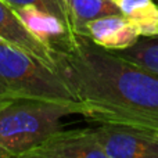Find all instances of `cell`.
<instances>
[{"label":"cell","mask_w":158,"mask_h":158,"mask_svg":"<svg viewBox=\"0 0 158 158\" xmlns=\"http://www.w3.org/2000/svg\"><path fill=\"white\" fill-rule=\"evenodd\" d=\"M40 100L74 107L77 97L56 69L0 39V100Z\"/></svg>","instance_id":"obj_2"},{"label":"cell","mask_w":158,"mask_h":158,"mask_svg":"<svg viewBox=\"0 0 158 158\" xmlns=\"http://www.w3.org/2000/svg\"><path fill=\"white\" fill-rule=\"evenodd\" d=\"M27 29L52 49L69 36V29L60 18L35 6L14 8Z\"/></svg>","instance_id":"obj_8"},{"label":"cell","mask_w":158,"mask_h":158,"mask_svg":"<svg viewBox=\"0 0 158 158\" xmlns=\"http://www.w3.org/2000/svg\"><path fill=\"white\" fill-rule=\"evenodd\" d=\"M121 14L139 31L140 36L158 35V3L154 0H119Z\"/></svg>","instance_id":"obj_10"},{"label":"cell","mask_w":158,"mask_h":158,"mask_svg":"<svg viewBox=\"0 0 158 158\" xmlns=\"http://www.w3.org/2000/svg\"><path fill=\"white\" fill-rule=\"evenodd\" d=\"M117 54L142 68L158 74V35L151 38L140 36L133 46L121 50Z\"/></svg>","instance_id":"obj_11"},{"label":"cell","mask_w":158,"mask_h":158,"mask_svg":"<svg viewBox=\"0 0 158 158\" xmlns=\"http://www.w3.org/2000/svg\"><path fill=\"white\" fill-rule=\"evenodd\" d=\"M144 131H148V132H151V133H154L156 136H158V129H144Z\"/></svg>","instance_id":"obj_13"},{"label":"cell","mask_w":158,"mask_h":158,"mask_svg":"<svg viewBox=\"0 0 158 158\" xmlns=\"http://www.w3.org/2000/svg\"><path fill=\"white\" fill-rule=\"evenodd\" d=\"M0 157H8V154L6 153L4 150H2V148H0Z\"/></svg>","instance_id":"obj_14"},{"label":"cell","mask_w":158,"mask_h":158,"mask_svg":"<svg viewBox=\"0 0 158 158\" xmlns=\"http://www.w3.org/2000/svg\"><path fill=\"white\" fill-rule=\"evenodd\" d=\"M114 2H117V3H118V2H119V0H114Z\"/></svg>","instance_id":"obj_15"},{"label":"cell","mask_w":158,"mask_h":158,"mask_svg":"<svg viewBox=\"0 0 158 158\" xmlns=\"http://www.w3.org/2000/svg\"><path fill=\"white\" fill-rule=\"evenodd\" d=\"M4 2H7L13 8L24 7V6H35L40 10H44L47 13L56 15L68 27V18H67L63 0H4Z\"/></svg>","instance_id":"obj_12"},{"label":"cell","mask_w":158,"mask_h":158,"mask_svg":"<svg viewBox=\"0 0 158 158\" xmlns=\"http://www.w3.org/2000/svg\"><path fill=\"white\" fill-rule=\"evenodd\" d=\"M96 137L107 158H158V136L122 123H100Z\"/></svg>","instance_id":"obj_4"},{"label":"cell","mask_w":158,"mask_h":158,"mask_svg":"<svg viewBox=\"0 0 158 158\" xmlns=\"http://www.w3.org/2000/svg\"><path fill=\"white\" fill-rule=\"evenodd\" d=\"M78 114L74 107L40 100H0V148L8 157H21L53 132L61 119Z\"/></svg>","instance_id":"obj_3"},{"label":"cell","mask_w":158,"mask_h":158,"mask_svg":"<svg viewBox=\"0 0 158 158\" xmlns=\"http://www.w3.org/2000/svg\"><path fill=\"white\" fill-rule=\"evenodd\" d=\"M87 36L110 52L129 49L140 39L139 31L122 14H112L90 21L87 24Z\"/></svg>","instance_id":"obj_7"},{"label":"cell","mask_w":158,"mask_h":158,"mask_svg":"<svg viewBox=\"0 0 158 158\" xmlns=\"http://www.w3.org/2000/svg\"><path fill=\"white\" fill-rule=\"evenodd\" d=\"M68 18L69 33L87 36V24L93 19L121 14L119 4L114 0H63Z\"/></svg>","instance_id":"obj_9"},{"label":"cell","mask_w":158,"mask_h":158,"mask_svg":"<svg viewBox=\"0 0 158 158\" xmlns=\"http://www.w3.org/2000/svg\"><path fill=\"white\" fill-rule=\"evenodd\" d=\"M27 158H107L94 128L69 129L63 128L53 132L35 147L25 151Z\"/></svg>","instance_id":"obj_5"},{"label":"cell","mask_w":158,"mask_h":158,"mask_svg":"<svg viewBox=\"0 0 158 158\" xmlns=\"http://www.w3.org/2000/svg\"><path fill=\"white\" fill-rule=\"evenodd\" d=\"M56 71L68 83L81 115L98 123L158 129V74L69 33L52 47Z\"/></svg>","instance_id":"obj_1"},{"label":"cell","mask_w":158,"mask_h":158,"mask_svg":"<svg viewBox=\"0 0 158 158\" xmlns=\"http://www.w3.org/2000/svg\"><path fill=\"white\" fill-rule=\"evenodd\" d=\"M0 39L29 53L47 67L56 69L53 50L27 29L15 10L4 0H0Z\"/></svg>","instance_id":"obj_6"}]
</instances>
